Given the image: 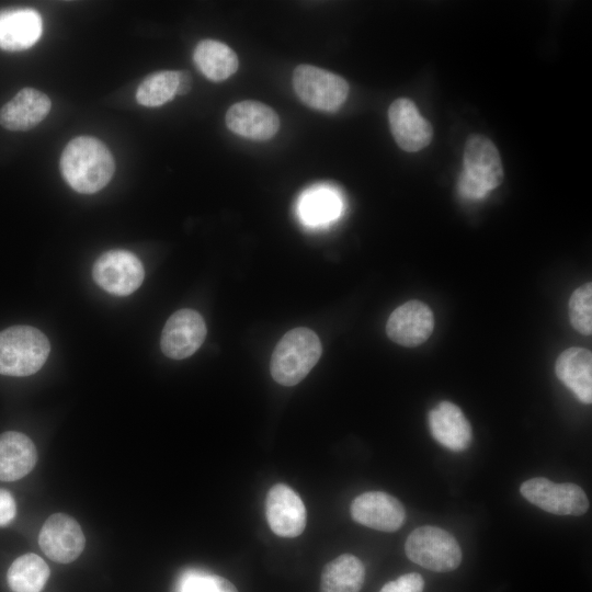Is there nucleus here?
<instances>
[{
	"mask_svg": "<svg viewBox=\"0 0 592 592\" xmlns=\"http://www.w3.org/2000/svg\"><path fill=\"white\" fill-rule=\"evenodd\" d=\"M433 328L432 310L422 301L409 300L391 312L386 323V333L400 345L415 346L429 339Z\"/></svg>",
	"mask_w": 592,
	"mask_h": 592,
	"instance_id": "nucleus-14",
	"label": "nucleus"
},
{
	"mask_svg": "<svg viewBox=\"0 0 592 592\" xmlns=\"http://www.w3.org/2000/svg\"><path fill=\"white\" fill-rule=\"evenodd\" d=\"M293 87L303 103L322 112L338 111L350 89L342 77L311 65H299L294 69Z\"/></svg>",
	"mask_w": 592,
	"mask_h": 592,
	"instance_id": "nucleus-6",
	"label": "nucleus"
},
{
	"mask_svg": "<svg viewBox=\"0 0 592 592\" xmlns=\"http://www.w3.org/2000/svg\"><path fill=\"white\" fill-rule=\"evenodd\" d=\"M265 514L270 528L281 537H297L306 527L305 504L299 494L285 483H275L267 491Z\"/></svg>",
	"mask_w": 592,
	"mask_h": 592,
	"instance_id": "nucleus-11",
	"label": "nucleus"
},
{
	"mask_svg": "<svg viewBox=\"0 0 592 592\" xmlns=\"http://www.w3.org/2000/svg\"><path fill=\"white\" fill-rule=\"evenodd\" d=\"M342 207V200L337 191L319 186L303 194L298 203V213L305 224L320 226L338 218Z\"/></svg>",
	"mask_w": 592,
	"mask_h": 592,
	"instance_id": "nucleus-23",
	"label": "nucleus"
},
{
	"mask_svg": "<svg viewBox=\"0 0 592 592\" xmlns=\"http://www.w3.org/2000/svg\"><path fill=\"white\" fill-rule=\"evenodd\" d=\"M405 553L412 562L435 572L453 571L462 562V549L455 537L431 525L418 527L408 536Z\"/></svg>",
	"mask_w": 592,
	"mask_h": 592,
	"instance_id": "nucleus-5",
	"label": "nucleus"
},
{
	"mask_svg": "<svg viewBox=\"0 0 592 592\" xmlns=\"http://www.w3.org/2000/svg\"><path fill=\"white\" fill-rule=\"evenodd\" d=\"M48 577L47 563L32 553L16 558L7 572V581L12 592H41Z\"/></svg>",
	"mask_w": 592,
	"mask_h": 592,
	"instance_id": "nucleus-24",
	"label": "nucleus"
},
{
	"mask_svg": "<svg viewBox=\"0 0 592 592\" xmlns=\"http://www.w3.org/2000/svg\"><path fill=\"white\" fill-rule=\"evenodd\" d=\"M197 69L209 80L218 82L234 75L239 66L237 54L215 39L201 41L193 53Z\"/></svg>",
	"mask_w": 592,
	"mask_h": 592,
	"instance_id": "nucleus-21",
	"label": "nucleus"
},
{
	"mask_svg": "<svg viewBox=\"0 0 592 592\" xmlns=\"http://www.w3.org/2000/svg\"><path fill=\"white\" fill-rule=\"evenodd\" d=\"M558 379L583 403L592 401V354L583 348H569L557 358Z\"/></svg>",
	"mask_w": 592,
	"mask_h": 592,
	"instance_id": "nucleus-19",
	"label": "nucleus"
},
{
	"mask_svg": "<svg viewBox=\"0 0 592 592\" xmlns=\"http://www.w3.org/2000/svg\"><path fill=\"white\" fill-rule=\"evenodd\" d=\"M16 505L12 494L0 489V526L8 525L14 519Z\"/></svg>",
	"mask_w": 592,
	"mask_h": 592,
	"instance_id": "nucleus-29",
	"label": "nucleus"
},
{
	"mask_svg": "<svg viewBox=\"0 0 592 592\" xmlns=\"http://www.w3.org/2000/svg\"><path fill=\"white\" fill-rule=\"evenodd\" d=\"M192 78L190 72L182 70L179 71V83L177 94H185L191 89Z\"/></svg>",
	"mask_w": 592,
	"mask_h": 592,
	"instance_id": "nucleus-30",
	"label": "nucleus"
},
{
	"mask_svg": "<svg viewBox=\"0 0 592 592\" xmlns=\"http://www.w3.org/2000/svg\"><path fill=\"white\" fill-rule=\"evenodd\" d=\"M388 121L394 139L405 151H419L432 140L431 124L419 113L415 104L407 98L397 99L390 104Z\"/></svg>",
	"mask_w": 592,
	"mask_h": 592,
	"instance_id": "nucleus-13",
	"label": "nucleus"
},
{
	"mask_svg": "<svg viewBox=\"0 0 592 592\" xmlns=\"http://www.w3.org/2000/svg\"><path fill=\"white\" fill-rule=\"evenodd\" d=\"M569 318L572 327L584 335L592 333V284L579 286L569 300Z\"/></svg>",
	"mask_w": 592,
	"mask_h": 592,
	"instance_id": "nucleus-27",
	"label": "nucleus"
},
{
	"mask_svg": "<svg viewBox=\"0 0 592 592\" xmlns=\"http://www.w3.org/2000/svg\"><path fill=\"white\" fill-rule=\"evenodd\" d=\"M59 167L65 181L81 194L102 190L115 171L109 148L98 138L89 136L76 137L67 144Z\"/></svg>",
	"mask_w": 592,
	"mask_h": 592,
	"instance_id": "nucleus-1",
	"label": "nucleus"
},
{
	"mask_svg": "<svg viewBox=\"0 0 592 592\" xmlns=\"http://www.w3.org/2000/svg\"><path fill=\"white\" fill-rule=\"evenodd\" d=\"M520 492L528 502L556 515H582L589 509L585 492L576 483H556L536 477L524 481Z\"/></svg>",
	"mask_w": 592,
	"mask_h": 592,
	"instance_id": "nucleus-7",
	"label": "nucleus"
},
{
	"mask_svg": "<svg viewBox=\"0 0 592 592\" xmlns=\"http://www.w3.org/2000/svg\"><path fill=\"white\" fill-rule=\"evenodd\" d=\"M227 127L235 134L252 139L272 138L280 128L276 112L258 101H240L229 107L226 113Z\"/></svg>",
	"mask_w": 592,
	"mask_h": 592,
	"instance_id": "nucleus-15",
	"label": "nucleus"
},
{
	"mask_svg": "<svg viewBox=\"0 0 592 592\" xmlns=\"http://www.w3.org/2000/svg\"><path fill=\"white\" fill-rule=\"evenodd\" d=\"M42 35V18L33 9H11L0 12V48L8 52L24 50Z\"/></svg>",
	"mask_w": 592,
	"mask_h": 592,
	"instance_id": "nucleus-18",
	"label": "nucleus"
},
{
	"mask_svg": "<svg viewBox=\"0 0 592 592\" xmlns=\"http://www.w3.org/2000/svg\"><path fill=\"white\" fill-rule=\"evenodd\" d=\"M92 276L107 293L127 296L141 285L145 272L140 260L134 253L126 250H110L94 262Z\"/></svg>",
	"mask_w": 592,
	"mask_h": 592,
	"instance_id": "nucleus-8",
	"label": "nucleus"
},
{
	"mask_svg": "<svg viewBox=\"0 0 592 592\" xmlns=\"http://www.w3.org/2000/svg\"><path fill=\"white\" fill-rule=\"evenodd\" d=\"M50 351L46 335L31 326L0 331V374L29 376L42 368Z\"/></svg>",
	"mask_w": 592,
	"mask_h": 592,
	"instance_id": "nucleus-4",
	"label": "nucleus"
},
{
	"mask_svg": "<svg viewBox=\"0 0 592 592\" xmlns=\"http://www.w3.org/2000/svg\"><path fill=\"white\" fill-rule=\"evenodd\" d=\"M179 71L163 70L146 77L136 90V101L144 106L162 105L174 98Z\"/></svg>",
	"mask_w": 592,
	"mask_h": 592,
	"instance_id": "nucleus-25",
	"label": "nucleus"
},
{
	"mask_svg": "<svg viewBox=\"0 0 592 592\" xmlns=\"http://www.w3.org/2000/svg\"><path fill=\"white\" fill-rule=\"evenodd\" d=\"M38 544L53 561L69 563L82 553L86 538L79 523L65 513L52 514L43 524Z\"/></svg>",
	"mask_w": 592,
	"mask_h": 592,
	"instance_id": "nucleus-9",
	"label": "nucleus"
},
{
	"mask_svg": "<svg viewBox=\"0 0 592 592\" xmlns=\"http://www.w3.org/2000/svg\"><path fill=\"white\" fill-rule=\"evenodd\" d=\"M350 513L356 523L382 532H395L406 521L401 502L383 491L357 496L351 503Z\"/></svg>",
	"mask_w": 592,
	"mask_h": 592,
	"instance_id": "nucleus-12",
	"label": "nucleus"
},
{
	"mask_svg": "<svg viewBox=\"0 0 592 592\" xmlns=\"http://www.w3.org/2000/svg\"><path fill=\"white\" fill-rule=\"evenodd\" d=\"M429 429L436 442L452 452H464L473 440L469 421L451 401L436 405L428 415Z\"/></svg>",
	"mask_w": 592,
	"mask_h": 592,
	"instance_id": "nucleus-16",
	"label": "nucleus"
},
{
	"mask_svg": "<svg viewBox=\"0 0 592 592\" xmlns=\"http://www.w3.org/2000/svg\"><path fill=\"white\" fill-rule=\"evenodd\" d=\"M364 580L363 562L354 555L342 554L323 567L319 592H360Z\"/></svg>",
	"mask_w": 592,
	"mask_h": 592,
	"instance_id": "nucleus-22",
	"label": "nucleus"
},
{
	"mask_svg": "<svg viewBox=\"0 0 592 592\" xmlns=\"http://www.w3.org/2000/svg\"><path fill=\"white\" fill-rule=\"evenodd\" d=\"M50 106V99L45 93L24 88L1 107L0 124L9 130H29L47 116Z\"/></svg>",
	"mask_w": 592,
	"mask_h": 592,
	"instance_id": "nucleus-17",
	"label": "nucleus"
},
{
	"mask_svg": "<svg viewBox=\"0 0 592 592\" xmlns=\"http://www.w3.org/2000/svg\"><path fill=\"white\" fill-rule=\"evenodd\" d=\"M175 592H238V590L220 576L187 570L178 580Z\"/></svg>",
	"mask_w": 592,
	"mask_h": 592,
	"instance_id": "nucleus-26",
	"label": "nucleus"
},
{
	"mask_svg": "<svg viewBox=\"0 0 592 592\" xmlns=\"http://www.w3.org/2000/svg\"><path fill=\"white\" fill-rule=\"evenodd\" d=\"M37 462V451L25 434L8 431L0 434V480L15 481L26 476Z\"/></svg>",
	"mask_w": 592,
	"mask_h": 592,
	"instance_id": "nucleus-20",
	"label": "nucleus"
},
{
	"mask_svg": "<svg viewBox=\"0 0 592 592\" xmlns=\"http://www.w3.org/2000/svg\"><path fill=\"white\" fill-rule=\"evenodd\" d=\"M321 352V342L312 330L299 327L288 331L272 353L273 379L283 386L297 385L317 364Z\"/></svg>",
	"mask_w": 592,
	"mask_h": 592,
	"instance_id": "nucleus-2",
	"label": "nucleus"
},
{
	"mask_svg": "<svg viewBox=\"0 0 592 592\" xmlns=\"http://www.w3.org/2000/svg\"><path fill=\"white\" fill-rule=\"evenodd\" d=\"M207 330L203 317L193 309H180L167 320L160 340L166 356L182 360L197 351Z\"/></svg>",
	"mask_w": 592,
	"mask_h": 592,
	"instance_id": "nucleus-10",
	"label": "nucleus"
},
{
	"mask_svg": "<svg viewBox=\"0 0 592 592\" xmlns=\"http://www.w3.org/2000/svg\"><path fill=\"white\" fill-rule=\"evenodd\" d=\"M424 580L421 574L410 572L383 585L379 592H423Z\"/></svg>",
	"mask_w": 592,
	"mask_h": 592,
	"instance_id": "nucleus-28",
	"label": "nucleus"
},
{
	"mask_svg": "<svg viewBox=\"0 0 592 592\" xmlns=\"http://www.w3.org/2000/svg\"><path fill=\"white\" fill-rule=\"evenodd\" d=\"M503 181V168L496 145L485 135H470L464 149V171L458 181L467 200H481Z\"/></svg>",
	"mask_w": 592,
	"mask_h": 592,
	"instance_id": "nucleus-3",
	"label": "nucleus"
}]
</instances>
